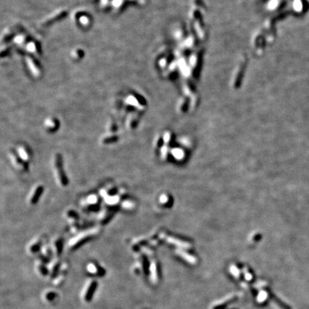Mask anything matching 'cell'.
<instances>
[{"instance_id":"6da1fadb","label":"cell","mask_w":309,"mask_h":309,"mask_svg":"<svg viewBox=\"0 0 309 309\" xmlns=\"http://www.w3.org/2000/svg\"><path fill=\"white\" fill-rule=\"evenodd\" d=\"M99 233H100V228L97 227H93L80 232L75 235L68 242V248L72 251L80 248L83 245L95 238Z\"/></svg>"},{"instance_id":"7a4b0ae2","label":"cell","mask_w":309,"mask_h":309,"mask_svg":"<svg viewBox=\"0 0 309 309\" xmlns=\"http://www.w3.org/2000/svg\"><path fill=\"white\" fill-rule=\"evenodd\" d=\"M52 165L54 176L58 185L61 188H66L69 185V179L64 169L62 154L59 152H56L53 155Z\"/></svg>"},{"instance_id":"3957f363","label":"cell","mask_w":309,"mask_h":309,"mask_svg":"<svg viewBox=\"0 0 309 309\" xmlns=\"http://www.w3.org/2000/svg\"><path fill=\"white\" fill-rule=\"evenodd\" d=\"M102 200L98 193H90L81 199L80 201V208L85 213L99 212L101 209Z\"/></svg>"},{"instance_id":"277c9868","label":"cell","mask_w":309,"mask_h":309,"mask_svg":"<svg viewBox=\"0 0 309 309\" xmlns=\"http://www.w3.org/2000/svg\"><path fill=\"white\" fill-rule=\"evenodd\" d=\"M8 157L13 167L20 173H27L29 170V163L24 161L19 156L15 149H10L8 151Z\"/></svg>"},{"instance_id":"5b68a950","label":"cell","mask_w":309,"mask_h":309,"mask_svg":"<svg viewBox=\"0 0 309 309\" xmlns=\"http://www.w3.org/2000/svg\"><path fill=\"white\" fill-rule=\"evenodd\" d=\"M119 209L120 208H112L106 206L101 208L97 218L98 223L100 225H106L115 216Z\"/></svg>"},{"instance_id":"8992f818","label":"cell","mask_w":309,"mask_h":309,"mask_svg":"<svg viewBox=\"0 0 309 309\" xmlns=\"http://www.w3.org/2000/svg\"><path fill=\"white\" fill-rule=\"evenodd\" d=\"M44 185L39 183L34 185L31 190L27 197V202L30 206H35L41 198L43 193H44Z\"/></svg>"},{"instance_id":"52a82bcc","label":"cell","mask_w":309,"mask_h":309,"mask_svg":"<svg viewBox=\"0 0 309 309\" xmlns=\"http://www.w3.org/2000/svg\"><path fill=\"white\" fill-rule=\"evenodd\" d=\"M44 235H39L35 238L27 246V251L30 255L39 254L44 243Z\"/></svg>"},{"instance_id":"ba28073f","label":"cell","mask_w":309,"mask_h":309,"mask_svg":"<svg viewBox=\"0 0 309 309\" xmlns=\"http://www.w3.org/2000/svg\"><path fill=\"white\" fill-rule=\"evenodd\" d=\"M50 245L53 251L54 255L58 258L62 255V251H63L64 238L59 235L54 236L50 240Z\"/></svg>"},{"instance_id":"9c48e42d","label":"cell","mask_w":309,"mask_h":309,"mask_svg":"<svg viewBox=\"0 0 309 309\" xmlns=\"http://www.w3.org/2000/svg\"><path fill=\"white\" fill-rule=\"evenodd\" d=\"M15 150L24 161L27 163H30L32 158V151L27 145L25 143H19L16 147Z\"/></svg>"},{"instance_id":"30bf717a","label":"cell","mask_w":309,"mask_h":309,"mask_svg":"<svg viewBox=\"0 0 309 309\" xmlns=\"http://www.w3.org/2000/svg\"><path fill=\"white\" fill-rule=\"evenodd\" d=\"M119 187L117 186L115 183H108L102 186L99 189L98 194L101 197L102 200L110 197V196L115 195L118 193Z\"/></svg>"},{"instance_id":"8fae6325","label":"cell","mask_w":309,"mask_h":309,"mask_svg":"<svg viewBox=\"0 0 309 309\" xmlns=\"http://www.w3.org/2000/svg\"><path fill=\"white\" fill-rule=\"evenodd\" d=\"M86 271L90 276L103 277L105 276L106 270L103 267L96 262H90L86 266Z\"/></svg>"},{"instance_id":"7c38bea8","label":"cell","mask_w":309,"mask_h":309,"mask_svg":"<svg viewBox=\"0 0 309 309\" xmlns=\"http://www.w3.org/2000/svg\"><path fill=\"white\" fill-rule=\"evenodd\" d=\"M64 217L67 221L69 225H74L81 221V218L79 212L75 209L68 208L64 212Z\"/></svg>"},{"instance_id":"4fadbf2b","label":"cell","mask_w":309,"mask_h":309,"mask_svg":"<svg viewBox=\"0 0 309 309\" xmlns=\"http://www.w3.org/2000/svg\"><path fill=\"white\" fill-rule=\"evenodd\" d=\"M97 286L98 283L95 280H92V281L87 285V289H86L84 293V300L85 302H90V301L93 300V296H94L96 290L97 289Z\"/></svg>"},{"instance_id":"5bb4252c","label":"cell","mask_w":309,"mask_h":309,"mask_svg":"<svg viewBox=\"0 0 309 309\" xmlns=\"http://www.w3.org/2000/svg\"><path fill=\"white\" fill-rule=\"evenodd\" d=\"M136 201L130 197L123 199L120 205V208L125 212H132L136 208Z\"/></svg>"},{"instance_id":"9a60e30c","label":"cell","mask_w":309,"mask_h":309,"mask_svg":"<svg viewBox=\"0 0 309 309\" xmlns=\"http://www.w3.org/2000/svg\"><path fill=\"white\" fill-rule=\"evenodd\" d=\"M50 267H49L50 277V278L54 279L56 277H57V276L59 274V273H60L62 263H61L60 261H59L57 258L51 261V262H50Z\"/></svg>"},{"instance_id":"2e32d148","label":"cell","mask_w":309,"mask_h":309,"mask_svg":"<svg viewBox=\"0 0 309 309\" xmlns=\"http://www.w3.org/2000/svg\"><path fill=\"white\" fill-rule=\"evenodd\" d=\"M59 122L54 117H49L44 121V127L49 133H53L59 128Z\"/></svg>"},{"instance_id":"e0dca14e","label":"cell","mask_w":309,"mask_h":309,"mask_svg":"<svg viewBox=\"0 0 309 309\" xmlns=\"http://www.w3.org/2000/svg\"><path fill=\"white\" fill-rule=\"evenodd\" d=\"M119 140L118 135L115 133H108L105 135H102L100 138V142L103 145H109L115 143Z\"/></svg>"},{"instance_id":"ac0fdd59","label":"cell","mask_w":309,"mask_h":309,"mask_svg":"<svg viewBox=\"0 0 309 309\" xmlns=\"http://www.w3.org/2000/svg\"><path fill=\"white\" fill-rule=\"evenodd\" d=\"M150 273L152 281L154 283H156L159 278V272L157 263L155 261H152L151 262L150 266Z\"/></svg>"},{"instance_id":"d6986e66","label":"cell","mask_w":309,"mask_h":309,"mask_svg":"<svg viewBox=\"0 0 309 309\" xmlns=\"http://www.w3.org/2000/svg\"><path fill=\"white\" fill-rule=\"evenodd\" d=\"M35 267H36L37 270L39 272L41 276H50V270H49V268H47L46 266V264L42 262L41 261L37 259V261L35 263Z\"/></svg>"},{"instance_id":"ffe728a7","label":"cell","mask_w":309,"mask_h":309,"mask_svg":"<svg viewBox=\"0 0 309 309\" xmlns=\"http://www.w3.org/2000/svg\"><path fill=\"white\" fill-rule=\"evenodd\" d=\"M267 297H268V293L265 291H262L260 292L259 295L258 297V301L259 303H263L267 299Z\"/></svg>"},{"instance_id":"44dd1931","label":"cell","mask_w":309,"mask_h":309,"mask_svg":"<svg viewBox=\"0 0 309 309\" xmlns=\"http://www.w3.org/2000/svg\"><path fill=\"white\" fill-rule=\"evenodd\" d=\"M179 255H181V256L183 257L184 258H185L186 261H188V262L190 263H195V259L194 258H193V256H191V255H188V254H186L185 253L183 252H180L179 253Z\"/></svg>"},{"instance_id":"7402d4cb","label":"cell","mask_w":309,"mask_h":309,"mask_svg":"<svg viewBox=\"0 0 309 309\" xmlns=\"http://www.w3.org/2000/svg\"><path fill=\"white\" fill-rule=\"evenodd\" d=\"M56 298V293L54 291H48L45 294V299L48 301H52Z\"/></svg>"},{"instance_id":"603a6c76","label":"cell","mask_w":309,"mask_h":309,"mask_svg":"<svg viewBox=\"0 0 309 309\" xmlns=\"http://www.w3.org/2000/svg\"><path fill=\"white\" fill-rule=\"evenodd\" d=\"M231 273H232L233 276L235 278H238V276H240V270H238V268L236 266H232L231 268Z\"/></svg>"},{"instance_id":"cb8c5ba5","label":"cell","mask_w":309,"mask_h":309,"mask_svg":"<svg viewBox=\"0 0 309 309\" xmlns=\"http://www.w3.org/2000/svg\"><path fill=\"white\" fill-rule=\"evenodd\" d=\"M167 195H165V194L162 195L160 197V203H162V204H165V203H166L167 202Z\"/></svg>"},{"instance_id":"d4e9b609","label":"cell","mask_w":309,"mask_h":309,"mask_svg":"<svg viewBox=\"0 0 309 309\" xmlns=\"http://www.w3.org/2000/svg\"><path fill=\"white\" fill-rule=\"evenodd\" d=\"M244 274H245V276H246V278L247 279V280H248V281H250L251 279L253 278V276L250 274V273H248V270L246 269V268H245V270H244Z\"/></svg>"},{"instance_id":"484cf974","label":"cell","mask_w":309,"mask_h":309,"mask_svg":"<svg viewBox=\"0 0 309 309\" xmlns=\"http://www.w3.org/2000/svg\"><path fill=\"white\" fill-rule=\"evenodd\" d=\"M295 7L297 10H300L301 9V4L300 1H298V3L295 4Z\"/></svg>"},{"instance_id":"4316f807","label":"cell","mask_w":309,"mask_h":309,"mask_svg":"<svg viewBox=\"0 0 309 309\" xmlns=\"http://www.w3.org/2000/svg\"><path fill=\"white\" fill-rule=\"evenodd\" d=\"M81 21L82 22L83 24H87V18H85L84 17H83L81 19Z\"/></svg>"}]
</instances>
